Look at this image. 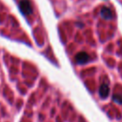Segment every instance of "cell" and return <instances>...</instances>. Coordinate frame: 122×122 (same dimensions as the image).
Instances as JSON below:
<instances>
[{
  "instance_id": "cell-3",
  "label": "cell",
  "mask_w": 122,
  "mask_h": 122,
  "mask_svg": "<svg viewBox=\"0 0 122 122\" xmlns=\"http://www.w3.org/2000/svg\"><path fill=\"white\" fill-rule=\"evenodd\" d=\"M100 13L104 19H112V13L111 10L107 7H103L100 10Z\"/></svg>"
},
{
  "instance_id": "cell-2",
  "label": "cell",
  "mask_w": 122,
  "mask_h": 122,
  "mask_svg": "<svg viewBox=\"0 0 122 122\" xmlns=\"http://www.w3.org/2000/svg\"><path fill=\"white\" fill-rule=\"evenodd\" d=\"M110 93V88L107 84H102L99 88V95L101 98H106Z\"/></svg>"
},
{
  "instance_id": "cell-1",
  "label": "cell",
  "mask_w": 122,
  "mask_h": 122,
  "mask_svg": "<svg viewBox=\"0 0 122 122\" xmlns=\"http://www.w3.org/2000/svg\"><path fill=\"white\" fill-rule=\"evenodd\" d=\"M75 61L78 64H85V63L90 61V55L87 52H85V51L78 52L75 55Z\"/></svg>"
},
{
  "instance_id": "cell-4",
  "label": "cell",
  "mask_w": 122,
  "mask_h": 122,
  "mask_svg": "<svg viewBox=\"0 0 122 122\" xmlns=\"http://www.w3.org/2000/svg\"><path fill=\"white\" fill-rule=\"evenodd\" d=\"M113 100L118 103V104H122V95H119V94H116L113 96Z\"/></svg>"
}]
</instances>
